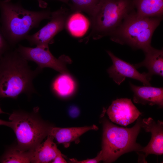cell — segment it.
Returning a JSON list of instances; mask_svg holds the SVG:
<instances>
[{"mask_svg":"<svg viewBox=\"0 0 163 163\" xmlns=\"http://www.w3.org/2000/svg\"><path fill=\"white\" fill-rule=\"evenodd\" d=\"M42 70L38 67L31 69L16 49L6 52L0 58V98L16 99L22 94L37 93L33 81Z\"/></svg>","mask_w":163,"mask_h":163,"instance_id":"1","label":"cell"},{"mask_svg":"<svg viewBox=\"0 0 163 163\" xmlns=\"http://www.w3.org/2000/svg\"><path fill=\"white\" fill-rule=\"evenodd\" d=\"M0 27L11 46L26 39L30 30L37 27L43 20L50 19L51 13L44 10L34 11L24 8L20 2L0 0Z\"/></svg>","mask_w":163,"mask_h":163,"instance_id":"2","label":"cell"},{"mask_svg":"<svg viewBox=\"0 0 163 163\" xmlns=\"http://www.w3.org/2000/svg\"><path fill=\"white\" fill-rule=\"evenodd\" d=\"M162 19V17H140L134 10L110 35V39L116 43L127 45L144 52L151 46L152 35Z\"/></svg>","mask_w":163,"mask_h":163,"instance_id":"3","label":"cell"},{"mask_svg":"<svg viewBox=\"0 0 163 163\" xmlns=\"http://www.w3.org/2000/svg\"><path fill=\"white\" fill-rule=\"evenodd\" d=\"M135 10L133 0H100L90 16L91 30L82 40H98L110 35Z\"/></svg>","mask_w":163,"mask_h":163,"instance_id":"4","label":"cell"},{"mask_svg":"<svg viewBox=\"0 0 163 163\" xmlns=\"http://www.w3.org/2000/svg\"><path fill=\"white\" fill-rule=\"evenodd\" d=\"M134 126L123 128L116 126L105 118L103 121V133L101 153L105 163L115 161L122 155L134 151L138 152L142 147L136 142L141 127L138 117Z\"/></svg>","mask_w":163,"mask_h":163,"instance_id":"5","label":"cell"},{"mask_svg":"<svg viewBox=\"0 0 163 163\" xmlns=\"http://www.w3.org/2000/svg\"><path fill=\"white\" fill-rule=\"evenodd\" d=\"M38 110L37 107L31 113L15 111L10 116L11 128L16 137V145L21 150L34 152L49 135L53 127L40 118Z\"/></svg>","mask_w":163,"mask_h":163,"instance_id":"6","label":"cell"},{"mask_svg":"<svg viewBox=\"0 0 163 163\" xmlns=\"http://www.w3.org/2000/svg\"><path fill=\"white\" fill-rule=\"evenodd\" d=\"M16 50L25 59L34 62L42 69L50 68L61 74H67L66 65L72 63L70 58L65 55L56 58L50 52L49 47H30L19 45Z\"/></svg>","mask_w":163,"mask_h":163,"instance_id":"7","label":"cell"},{"mask_svg":"<svg viewBox=\"0 0 163 163\" xmlns=\"http://www.w3.org/2000/svg\"><path fill=\"white\" fill-rule=\"evenodd\" d=\"M70 14L69 10L63 7L51 12L50 21L37 32L28 35L26 39L31 45L49 47L55 36L66 28Z\"/></svg>","mask_w":163,"mask_h":163,"instance_id":"8","label":"cell"},{"mask_svg":"<svg viewBox=\"0 0 163 163\" xmlns=\"http://www.w3.org/2000/svg\"><path fill=\"white\" fill-rule=\"evenodd\" d=\"M107 52L113 63L107 72L109 76L117 84L120 85L126 78H128L138 80L144 85L151 86L152 76L148 73H140L134 65L119 58L110 51Z\"/></svg>","mask_w":163,"mask_h":163,"instance_id":"9","label":"cell"},{"mask_svg":"<svg viewBox=\"0 0 163 163\" xmlns=\"http://www.w3.org/2000/svg\"><path fill=\"white\" fill-rule=\"evenodd\" d=\"M107 113L112 122L125 126L133 122L141 114L131 99L127 98L113 101Z\"/></svg>","mask_w":163,"mask_h":163,"instance_id":"10","label":"cell"},{"mask_svg":"<svg viewBox=\"0 0 163 163\" xmlns=\"http://www.w3.org/2000/svg\"><path fill=\"white\" fill-rule=\"evenodd\" d=\"M141 127L147 132L151 133V138L148 144L137 152L144 153V158L150 154L160 155L163 153V122L158 120L157 122L149 117L143 119L141 121Z\"/></svg>","mask_w":163,"mask_h":163,"instance_id":"11","label":"cell"},{"mask_svg":"<svg viewBox=\"0 0 163 163\" xmlns=\"http://www.w3.org/2000/svg\"><path fill=\"white\" fill-rule=\"evenodd\" d=\"M131 89L133 93V101L136 104L150 106H163V88L150 86H138L129 82Z\"/></svg>","mask_w":163,"mask_h":163,"instance_id":"12","label":"cell"},{"mask_svg":"<svg viewBox=\"0 0 163 163\" xmlns=\"http://www.w3.org/2000/svg\"><path fill=\"white\" fill-rule=\"evenodd\" d=\"M98 129V127L94 125L79 127L62 128L52 127L49 135L55 138L59 143H62L66 147H68L71 142L77 141L78 138L86 132Z\"/></svg>","mask_w":163,"mask_h":163,"instance_id":"13","label":"cell"},{"mask_svg":"<svg viewBox=\"0 0 163 163\" xmlns=\"http://www.w3.org/2000/svg\"><path fill=\"white\" fill-rule=\"evenodd\" d=\"M145 58L141 62L134 65L136 69L145 67L148 70V74L152 77L154 75L163 76V50L152 46L144 52Z\"/></svg>","mask_w":163,"mask_h":163,"instance_id":"14","label":"cell"},{"mask_svg":"<svg viewBox=\"0 0 163 163\" xmlns=\"http://www.w3.org/2000/svg\"><path fill=\"white\" fill-rule=\"evenodd\" d=\"M54 139L53 137L48 135L45 141L36 148L33 152L31 163H49L61 153L54 142Z\"/></svg>","mask_w":163,"mask_h":163,"instance_id":"15","label":"cell"},{"mask_svg":"<svg viewBox=\"0 0 163 163\" xmlns=\"http://www.w3.org/2000/svg\"><path fill=\"white\" fill-rule=\"evenodd\" d=\"M136 14L142 17H162L163 0H133Z\"/></svg>","mask_w":163,"mask_h":163,"instance_id":"16","label":"cell"},{"mask_svg":"<svg viewBox=\"0 0 163 163\" xmlns=\"http://www.w3.org/2000/svg\"><path fill=\"white\" fill-rule=\"evenodd\" d=\"M70 14L67 20L66 28L73 36L79 37L83 35L87 30L89 22L86 17L80 12L75 11Z\"/></svg>","mask_w":163,"mask_h":163,"instance_id":"17","label":"cell"},{"mask_svg":"<svg viewBox=\"0 0 163 163\" xmlns=\"http://www.w3.org/2000/svg\"><path fill=\"white\" fill-rule=\"evenodd\" d=\"M75 88L72 78L67 74H62L56 77L51 85V89L58 96L66 97L71 94Z\"/></svg>","mask_w":163,"mask_h":163,"instance_id":"18","label":"cell"},{"mask_svg":"<svg viewBox=\"0 0 163 163\" xmlns=\"http://www.w3.org/2000/svg\"><path fill=\"white\" fill-rule=\"evenodd\" d=\"M33 151H25L20 149L16 145L9 147L0 157V162L9 163H30Z\"/></svg>","mask_w":163,"mask_h":163,"instance_id":"19","label":"cell"},{"mask_svg":"<svg viewBox=\"0 0 163 163\" xmlns=\"http://www.w3.org/2000/svg\"><path fill=\"white\" fill-rule=\"evenodd\" d=\"M100 0H69L68 4L73 11L84 12L90 16L98 4Z\"/></svg>","mask_w":163,"mask_h":163,"instance_id":"20","label":"cell"},{"mask_svg":"<svg viewBox=\"0 0 163 163\" xmlns=\"http://www.w3.org/2000/svg\"><path fill=\"white\" fill-rule=\"evenodd\" d=\"M11 46L5 39L0 27V58L7 52L11 49Z\"/></svg>","mask_w":163,"mask_h":163,"instance_id":"21","label":"cell"},{"mask_svg":"<svg viewBox=\"0 0 163 163\" xmlns=\"http://www.w3.org/2000/svg\"><path fill=\"white\" fill-rule=\"evenodd\" d=\"M70 160L72 162L75 163H98L100 161H102V158L101 153L100 152L97 156L93 158L87 159L82 161H78L75 159L72 158L70 159Z\"/></svg>","mask_w":163,"mask_h":163,"instance_id":"22","label":"cell"},{"mask_svg":"<svg viewBox=\"0 0 163 163\" xmlns=\"http://www.w3.org/2000/svg\"><path fill=\"white\" fill-rule=\"evenodd\" d=\"M79 111L78 109L75 106L71 107L69 110L70 116L73 118L77 117L79 114Z\"/></svg>","mask_w":163,"mask_h":163,"instance_id":"23","label":"cell"},{"mask_svg":"<svg viewBox=\"0 0 163 163\" xmlns=\"http://www.w3.org/2000/svg\"><path fill=\"white\" fill-rule=\"evenodd\" d=\"M51 162L53 163H65L67 162L62 157V155L61 153L57 155Z\"/></svg>","mask_w":163,"mask_h":163,"instance_id":"24","label":"cell"},{"mask_svg":"<svg viewBox=\"0 0 163 163\" xmlns=\"http://www.w3.org/2000/svg\"><path fill=\"white\" fill-rule=\"evenodd\" d=\"M0 125H4L11 128L12 126V123L11 121H5L0 119Z\"/></svg>","mask_w":163,"mask_h":163,"instance_id":"25","label":"cell"},{"mask_svg":"<svg viewBox=\"0 0 163 163\" xmlns=\"http://www.w3.org/2000/svg\"><path fill=\"white\" fill-rule=\"evenodd\" d=\"M5 0L7 1H11V0ZM37 0L38 1L40 5V6H41L42 4L41 2H42V1L41 0ZM57 0L60 1H61V2H62L65 3H67V4H68L69 2V0Z\"/></svg>","mask_w":163,"mask_h":163,"instance_id":"26","label":"cell"},{"mask_svg":"<svg viewBox=\"0 0 163 163\" xmlns=\"http://www.w3.org/2000/svg\"><path fill=\"white\" fill-rule=\"evenodd\" d=\"M5 113L3 112L2 110L1 109L0 107V114L1 113Z\"/></svg>","mask_w":163,"mask_h":163,"instance_id":"27","label":"cell"}]
</instances>
